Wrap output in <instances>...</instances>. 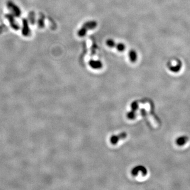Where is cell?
<instances>
[{
	"label": "cell",
	"mask_w": 190,
	"mask_h": 190,
	"mask_svg": "<svg viewBox=\"0 0 190 190\" xmlns=\"http://www.w3.org/2000/svg\"><path fill=\"white\" fill-rule=\"evenodd\" d=\"M7 6L13 15L18 17L21 15V11L19 8L18 6H17L15 4H14L11 1H9L7 4Z\"/></svg>",
	"instance_id": "obj_1"
},
{
	"label": "cell",
	"mask_w": 190,
	"mask_h": 190,
	"mask_svg": "<svg viewBox=\"0 0 190 190\" xmlns=\"http://www.w3.org/2000/svg\"><path fill=\"white\" fill-rule=\"evenodd\" d=\"M139 172L142 173V175H144V176L146 175V169L145 168L144 166H138L135 167V168H134L133 170H132V171H131L132 174L134 175V176L137 175Z\"/></svg>",
	"instance_id": "obj_3"
},
{
	"label": "cell",
	"mask_w": 190,
	"mask_h": 190,
	"mask_svg": "<svg viewBox=\"0 0 190 190\" xmlns=\"http://www.w3.org/2000/svg\"><path fill=\"white\" fill-rule=\"evenodd\" d=\"M89 65L90 67L94 69H100L102 67V63L99 61L92 60L90 61Z\"/></svg>",
	"instance_id": "obj_7"
},
{
	"label": "cell",
	"mask_w": 190,
	"mask_h": 190,
	"mask_svg": "<svg viewBox=\"0 0 190 190\" xmlns=\"http://www.w3.org/2000/svg\"><path fill=\"white\" fill-rule=\"evenodd\" d=\"M116 48L119 51H123L125 49V46L123 44H118L117 46H116Z\"/></svg>",
	"instance_id": "obj_10"
},
{
	"label": "cell",
	"mask_w": 190,
	"mask_h": 190,
	"mask_svg": "<svg viewBox=\"0 0 190 190\" xmlns=\"http://www.w3.org/2000/svg\"><path fill=\"white\" fill-rule=\"evenodd\" d=\"M22 34L23 35L27 37L30 34V29L29 26L28 22L26 20H23V28H22Z\"/></svg>",
	"instance_id": "obj_4"
},
{
	"label": "cell",
	"mask_w": 190,
	"mask_h": 190,
	"mask_svg": "<svg viewBox=\"0 0 190 190\" xmlns=\"http://www.w3.org/2000/svg\"><path fill=\"white\" fill-rule=\"evenodd\" d=\"M5 17L7 18L8 20L9 21V23L10 24L11 27L12 28L14 29L15 30H18L19 29V26L18 25V23L16 22L15 19L14 18L13 15L9 14H7L5 16Z\"/></svg>",
	"instance_id": "obj_2"
},
{
	"label": "cell",
	"mask_w": 190,
	"mask_h": 190,
	"mask_svg": "<svg viewBox=\"0 0 190 190\" xmlns=\"http://www.w3.org/2000/svg\"><path fill=\"white\" fill-rule=\"evenodd\" d=\"M182 63L181 62H179L178 63L177 65L175 66H171L170 65V66L168 65V68L170 69V70L174 72H177L179 71L181 68Z\"/></svg>",
	"instance_id": "obj_8"
},
{
	"label": "cell",
	"mask_w": 190,
	"mask_h": 190,
	"mask_svg": "<svg viewBox=\"0 0 190 190\" xmlns=\"http://www.w3.org/2000/svg\"><path fill=\"white\" fill-rule=\"evenodd\" d=\"M129 58L132 62H135L137 59V54L135 51L132 50L130 51L129 54Z\"/></svg>",
	"instance_id": "obj_9"
},
{
	"label": "cell",
	"mask_w": 190,
	"mask_h": 190,
	"mask_svg": "<svg viewBox=\"0 0 190 190\" xmlns=\"http://www.w3.org/2000/svg\"><path fill=\"white\" fill-rule=\"evenodd\" d=\"M127 137L126 133H122L118 136H113L110 138V142L112 144H116V143L120 140V139H124Z\"/></svg>",
	"instance_id": "obj_5"
},
{
	"label": "cell",
	"mask_w": 190,
	"mask_h": 190,
	"mask_svg": "<svg viewBox=\"0 0 190 190\" xmlns=\"http://www.w3.org/2000/svg\"><path fill=\"white\" fill-rule=\"evenodd\" d=\"M188 137L186 136H182L179 137L177 138L176 140V144L178 146H183L185 144L186 142H188Z\"/></svg>",
	"instance_id": "obj_6"
},
{
	"label": "cell",
	"mask_w": 190,
	"mask_h": 190,
	"mask_svg": "<svg viewBox=\"0 0 190 190\" xmlns=\"http://www.w3.org/2000/svg\"><path fill=\"white\" fill-rule=\"evenodd\" d=\"M107 44L109 47H114L115 46V42L113 40H108L107 41Z\"/></svg>",
	"instance_id": "obj_11"
}]
</instances>
